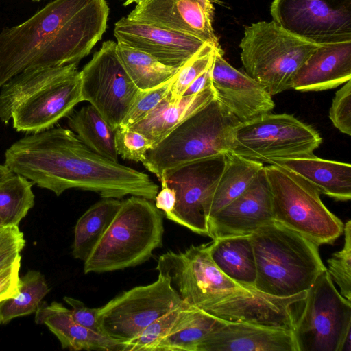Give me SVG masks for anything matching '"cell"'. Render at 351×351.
Segmentation results:
<instances>
[{
    "label": "cell",
    "mask_w": 351,
    "mask_h": 351,
    "mask_svg": "<svg viewBox=\"0 0 351 351\" xmlns=\"http://www.w3.org/2000/svg\"><path fill=\"white\" fill-rule=\"evenodd\" d=\"M4 165L57 196L77 189L102 198L131 195L154 201L158 192L147 174L97 154L71 129L62 127L20 138L5 151Z\"/></svg>",
    "instance_id": "cell-1"
},
{
    "label": "cell",
    "mask_w": 351,
    "mask_h": 351,
    "mask_svg": "<svg viewBox=\"0 0 351 351\" xmlns=\"http://www.w3.org/2000/svg\"><path fill=\"white\" fill-rule=\"evenodd\" d=\"M106 0H53L0 32V88L29 69L78 63L107 28Z\"/></svg>",
    "instance_id": "cell-2"
},
{
    "label": "cell",
    "mask_w": 351,
    "mask_h": 351,
    "mask_svg": "<svg viewBox=\"0 0 351 351\" xmlns=\"http://www.w3.org/2000/svg\"><path fill=\"white\" fill-rule=\"evenodd\" d=\"M78 63L26 70L1 88L0 121L18 132L51 128L82 101Z\"/></svg>",
    "instance_id": "cell-3"
},
{
    "label": "cell",
    "mask_w": 351,
    "mask_h": 351,
    "mask_svg": "<svg viewBox=\"0 0 351 351\" xmlns=\"http://www.w3.org/2000/svg\"><path fill=\"white\" fill-rule=\"evenodd\" d=\"M256 278L254 288L276 297L307 291L327 269L319 245L276 221L251 234Z\"/></svg>",
    "instance_id": "cell-4"
},
{
    "label": "cell",
    "mask_w": 351,
    "mask_h": 351,
    "mask_svg": "<svg viewBox=\"0 0 351 351\" xmlns=\"http://www.w3.org/2000/svg\"><path fill=\"white\" fill-rule=\"evenodd\" d=\"M163 215L152 200L132 195L121 205L84 261V272L104 273L135 267L162 245Z\"/></svg>",
    "instance_id": "cell-5"
},
{
    "label": "cell",
    "mask_w": 351,
    "mask_h": 351,
    "mask_svg": "<svg viewBox=\"0 0 351 351\" xmlns=\"http://www.w3.org/2000/svg\"><path fill=\"white\" fill-rule=\"evenodd\" d=\"M239 123L214 98L153 145L142 163L159 180L167 169L225 155L231 151L233 132Z\"/></svg>",
    "instance_id": "cell-6"
},
{
    "label": "cell",
    "mask_w": 351,
    "mask_h": 351,
    "mask_svg": "<svg viewBox=\"0 0 351 351\" xmlns=\"http://www.w3.org/2000/svg\"><path fill=\"white\" fill-rule=\"evenodd\" d=\"M319 46L290 33L274 21L245 27L239 44L245 73L271 96L291 88L295 73Z\"/></svg>",
    "instance_id": "cell-7"
},
{
    "label": "cell",
    "mask_w": 351,
    "mask_h": 351,
    "mask_svg": "<svg viewBox=\"0 0 351 351\" xmlns=\"http://www.w3.org/2000/svg\"><path fill=\"white\" fill-rule=\"evenodd\" d=\"M270 186L274 221L319 246L332 244L343 223L324 204L320 193L298 174L279 165L264 166Z\"/></svg>",
    "instance_id": "cell-8"
},
{
    "label": "cell",
    "mask_w": 351,
    "mask_h": 351,
    "mask_svg": "<svg viewBox=\"0 0 351 351\" xmlns=\"http://www.w3.org/2000/svg\"><path fill=\"white\" fill-rule=\"evenodd\" d=\"M302 303L293 330L298 351H351V302L337 291L327 270Z\"/></svg>",
    "instance_id": "cell-9"
},
{
    "label": "cell",
    "mask_w": 351,
    "mask_h": 351,
    "mask_svg": "<svg viewBox=\"0 0 351 351\" xmlns=\"http://www.w3.org/2000/svg\"><path fill=\"white\" fill-rule=\"evenodd\" d=\"M321 143L313 128L293 115L268 112L236 126L230 152L269 163L274 159L313 156Z\"/></svg>",
    "instance_id": "cell-10"
},
{
    "label": "cell",
    "mask_w": 351,
    "mask_h": 351,
    "mask_svg": "<svg viewBox=\"0 0 351 351\" xmlns=\"http://www.w3.org/2000/svg\"><path fill=\"white\" fill-rule=\"evenodd\" d=\"M209 244L192 245L184 252H167L159 256L156 267L183 302L205 312L245 287L215 265Z\"/></svg>",
    "instance_id": "cell-11"
},
{
    "label": "cell",
    "mask_w": 351,
    "mask_h": 351,
    "mask_svg": "<svg viewBox=\"0 0 351 351\" xmlns=\"http://www.w3.org/2000/svg\"><path fill=\"white\" fill-rule=\"evenodd\" d=\"M185 303L169 279L158 274L155 282L124 291L99 308L98 322L103 335L121 343Z\"/></svg>",
    "instance_id": "cell-12"
},
{
    "label": "cell",
    "mask_w": 351,
    "mask_h": 351,
    "mask_svg": "<svg viewBox=\"0 0 351 351\" xmlns=\"http://www.w3.org/2000/svg\"><path fill=\"white\" fill-rule=\"evenodd\" d=\"M116 45L113 40L104 42L80 71L82 101H88L114 130L141 90L122 66Z\"/></svg>",
    "instance_id": "cell-13"
},
{
    "label": "cell",
    "mask_w": 351,
    "mask_h": 351,
    "mask_svg": "<svg viewBox=\"0 0 351 351\" xmlns=\"http://www.w3.org/2000/svg\"><path fill=\"white\" fill-rule=\"evenodd\" d=\"M273 21L316 44L351 41V0H274Z\"/></svg>",
    "instance_id": "cell-14"
},
{
    "label": "cell",
    "mask_w": 351,
    "mask_h": 351,
    "mask_svg": "<svg viewBox=\"0 0 351 351\" xmlns=\"http://www.w3.org/2000/svg\"><path fill=\"white\" fill-rule=\"evenodd\" d=\"M226 154L202 159L165 170L161 185L172 189L176 205L166 217L191 231L208 236L204 206L223 171Z\"/></svg>",
    "instance_id": "cell-15"
},
{
    "label": "cell",
    "mask_w": 351,
    "mask_h": 351,
    "mask_svg": "<svg viewBox=\"0 0 351 351\" xmlns=\"http://www.w3.org/2000/svg\"><path fill=\"white\" fill-rule=\"evenodd\" d=\"M213 14L212 0H138L126 18L189 34L220 48Z\"/></svg>",
    "instance_id": "cell-16"
},
{
    "label": "cell",
    "mask_w": 351,
    "mask_h": 351,
    "mask_svg": "<svg viewBox=\"0 0 351 351\" xmlns=\"http://www.w3.org/2000/svg\"><path fill=\"white\" fill-rule=\"evenodd\" d=\"M273 221L271 190L263 166L243 193L208 218V237L250 235Z\"/></svg>",
    "instance_id": "cell-17"
},
{
    "label": "cell",
    "mask_w": 351,
    "mask_h": 351,
    "mask_svg": "<svg viewBox=\"0 0 351 351\" xmlns=\"http://www.w3.org/2000/svg\"><path fill=\"white\" fill-rule=\"evenodd\" d=\"M221 48H215L211 68L215 98L240 123L270 112L275 104L263 85L246 73L236 69L223 58Z\"/></svg>",
    "instance_id": "cell-18"
},
{
    "label": "cell",
    "mask_w": 351,
    "mask_h": 351,
    "mask_svg": "<svg viewBox=\"0 0 351 351\" xmlns=\"http://www.w3.org/2000/svg\"><path fill=\"white\" fill-rule=\"evenodd\" d=\"M118 43L144 51L161 63L180 68L205 43L199 38L123 17L114 29Z\"/></svg>",
    "instance_id": "cell-19"
},
{
    "label": "cell",
    "mask_w": 351,
    "mask_h": 351,
    "mask_svg": "<svg viewBox=\"0 0 351 351\" xmlns=\"http://www.w3.org/2000/svg\"><path fill=\"white\" fill-rule=\"evenodd\" d=\"M198 351H298L291 330L219 319Z\"/></svg>",
    "instance_id": "cell-20"
},
{
    "label": "cell",
    "mask_w": 351,
    "mask_h": 351,
    "mask_svg": "<svg viewBox=\"0 0 351 351\" xmlns=\"http://www.w3.org/2000/svg\"><path fill=\"white\" fill-rule=\"evenodd\" d=\"M351 80V41L321 44L295 73L291 88L321 91Z\"/></svg>",
    "instance_id": "cell-21"
},
{
    "label": "cell",
    "mask_w": 351,
    "mask_h": 351,
    "mask_svg": "<svg viewBox=\"0 0 351 351\" xmlns=\"http://www.w3.org/2000/svg\"><path fill=\"white\" fill-rule=\"evenodd\" d=\"M35 322L45 324L57 337L62 348L71 350L121 351V343L103 334L92 331L77 323L71 309L62 304L42 302Z\"/></svg>",
    "instance_id": "cell-22"
},
{
    "label": "cell",
    "mask_w": 351,
    "mask_h": 351,
    "mask_svg": "<svg viewBox=\"0 0 351 351\" xmlns=\"http://www.w3.org/2000/svg\"><path fill=\"white\" fill-rule=\"evenodd\" d=\"M269 165L285 167L313 184L320 194L339 201L351 199V165L322 159L315 154L308 157L274 159Z\"/></svg>",
    "instance_id": "cell-23"
},
{
    "label": "cell",
    "mask_w": 351,
    "mask_h": 351,
    "mask_svg": "<svg viewBox=\"0 0 351 351\" xmlns=\"http://www.w3.org/2000/svg\"><path fill=\"white\" fill-rule=\"evenodd\" d=\"M214 98L212 85L196 95L182 97L177 101L172 100L168 93L144 119L128 128L144 135L153 146Z\"/></svg>",
    "instance_id": "cell-24"
},
{
    "label": "cell",
    "mask_w": 351,
    "mask_h": 351,
    "mask_svg": "<svg viewBox=\"0 0 351 351\" xmlns=\"http://www.w3.org/2000/svg\"><path fill=\"white\" fill-rule=\"evenodd\" d=\"M209 254L227 277L241 286L254 287L256 269L251 234L213 239Z\"/></svg>",
    "instance_id": "cell-25"
},
{
    "label": "cell",
    "mask_w": 351,
    "mask_h": 351,
    "mask_svg": "<svg viewBox=\"0 0 351 351\" xmlns=\"http://www.w3.org/2000/svg\"><path fill=\"white\" fill-rule=\"evenodd\" d=\"M263 167V162L227 153L223 171L204 206L206 220L243 193Z\"/></svg>",
    "instance_id": "cell-26"
},
{
    "label": "cell",
    "mask_w": 351,
    "mask_h": 351,
    "mask_svg": "<svg viewBox=\"0 0 351 351\" xmlns=\"http://www.w3.org/2000/svg\"><path fill=\"white\" fill-rule=\"evenodd\" d=\"M67 117L69 127L85 145L97 154L118 162L115 130L92 105L83 106Z\"/></svg>",
    "instance_id": "cell-27"
},
{
    "label": "cell",
    "mask_w": 351,
    "mask_h": 351,
    "mask_svg": "<svg viewBox=\"0 0 351 351\" xmlns=\"http://www.w3.org/2000/svg\"><path fill=\"white\" fill-rule=\"evenodd\" d=\"M122 201L103 198L91 206L77 220L74 231L72 254L85 261L119 210Z\"/></svg>",
    "instance_id": "cell-28"
},
{
    "label": "cell",
    "mask_w": 351,
    "mask_h": 351,
    "mask_svg": "<svg viewBox=\"0 0 351 351\" xmlns=\"http://www.w3.org/2000/svg\"><path fill=\"white\" fill-rule=\"evenodd\" d=\"M116 53L126 73L141 90L167 82L180 69L167 66L151 55L121 43H117Z\"/></svg>",
    "instance_id": "cell-29"
},
{
    "label": "cell",
    "mask_w": 351,
    "mask_h": 351,
    "mask_svg": "<svg viewBox=\"0 0 351 351\" xmlns=\"http://www.w3.org/2000/svg\"><path fill=\"white\" fill-rule=\"evenodd\" d=\"M219 319L191 306L174 330L156 345L154 351H198Z\"/></svg>",
    "instance_id": "cell-30"
},
{
    "label": "cell",
    "mask_w": 351,
    "mask_h": 351,
    "mask_svg": "<svg viewBox=\"0 0 351 351\" xmlns=\"http://www.w3.org/2000/svg\"><path fill=\"white\" fill-rule=\"evenodd\" d=\"M49 289L43 274L29 270L19 279V292L0 303V324L36 313Z\"/></svg>",
    "instance_id": "cell-31"
},
{
    "label": "cell",
    "mask_w": 351,
    "mask_h": 351,
    "mask_svg": "<svg viewBox=\"0 0 351 351\" xmlns=\"http://www.w3.org/2000/svg\"><path fill=\"white\" fill-rule=\"evenodd\" d=\"M32 181L14 174L0 184V219L3 226H18L34 205Z\"/></svg>",
    "instance_id": "cell-32"
},
{
    "label": "cell",
    "mask_w": 351,
    "mask_h": 351,
    "mask_svg": "<svg viewBox=\"0 0 351 351\" xmlns=\"http://www.w3.org/2000/svg\"><path fill=\"white\" fill-rule=\"evenodd\" d=\"M191 307L185 303L155 319L136 336L121 343V351H154L160 340L173 331Z\"/></svg>",
    "instance_id": "cell-33"
},
{
    "label": "cell",
    "mask_w": 351,
    "mask_h": 351,
    "mask_svg": "<svg viewBox=\"0 0 351 351\" xmlns=\"http://www.w3.org/2000/svg\"><path fill=\"white\" fill-rule=\"evenodd\" d=\"M216 47L205 43L174 75L169 95L173 101L180 99L186 88L213 63Z\"/></svg>",
    "instance_id": "cell-34"
},
{
    "label": "cell",
    "mask_w": 351,
    "mask_h": 351,
    "mask_svg": "<svg viewBox=\"0 0 351 351\" xmlns=\"http://www.w3.org/2000/svg\"><path fill=\"white\" fill-rule=\"evenodd\" d=\"M344 243L341 250L333 253L327 261V270L332 281L339 286L341 294L351 302V221L343 226Z\"/></svg>",
    "instance_id": "cell-35"
},
{
    "label": "cell",
    "mask_w": 351,
    "mask_h": 351,
    "mask_svg": "<svg viewBox=\"0 0 351 351\" xmlns=\"http://www.w3.org/2000/svg\"><path fill=\"white\" fill-rule=\"evenodd\" d=\"M173 77L157 87L146 90H140L119 128H130L144 119L169 93Z\"/></svg>",
    "instance_id": "cell-36"
},
{
    "label": "cell",
    "mask_w": 351,
    "mask_h": 351,
    "mask_svg": "<svg viewBox=\"0 0 351 351\" xmlns=\"http://www.w3.org/2000/svg\"><path fill=\"white\" fill-rule=\"evenodd\" d=\"M115 145L122 158L141 162L152 147L151 141L140 132L123 128L115 130Z\"/></svg>",
    "instance_id": "cell-37"
},
{
    "label": "cell",
    "mask_w": 351,
    "mask_h": 351,
    "mask_svg": "<svg viewBox=\"0 0 351 351\" xmlns=\"http://www.w3.org/2000/svg\"><path fill=\"white\" fill-rule=\"evenodd\" d=\"M25 245L23 233L16 225L0 226V271L21 258Z\"/></svg>",
    "instance_id": "cell-38"
},
{
    "label": "cell",
    "mask_w": 351,
    "mask_h": 351,
    "mask_svg": "<svg viewBox=\"0 0 351 351\" xmlns=\"http://www.w3.org/2000/svg\"><path fill=\"white\" fill-rule=\"evenodd\" d=\"M329 118L340 132L351 135V80L336 92L329 110Z\"/></svg>",
    "instance_id": "cell-39"
},
{
    "label": "cell",
    "mask_w": 351,
    "mask_h": 351,
    "mask_svg": "<svg viewBox=\"0 0 351 351\" xmlns=\"http://www.w3.org/2000/svg\"><path fill=\"white\" fill-rule=\"evenodd\" d=\"M64 300L71 306L74 320L82 326L102 334L98 322L99 308H89L82 301L71 297H64Z\"/></svg>",
    "instance_id": "cell-40"
},
{
    "label": "cell",
    "mask_w": 351,
    "mask_h": 351,
    "mask_svg": "<svg viewBox=\"0 0 351 351\" xmlns=\"http://www.w3.org/2000/svg\"><path fill=\"white\" fill-rule=\"evenodd\" d=\"M21 258L12 265L0 271V303L15 297L19 292V269Z\"/></svg>",
    "instance_id": "cell-41"
},
{
    "label": "cell",
    "mask_w": 351,
    "mask_h": 351,
    "mask_svg": "<svg viewBox=\"0 0 351 351\" xmlns=\"http://www.w3.org/2000/svg\"><path fill=\"white\" fill-rule=\"evenodd\" d=\"M155 206L160 210H162L165 216L173 210L176 197L175 191L166 185H162V189L158 192L155 197Z\"/></svg>",
    "instance_id": "cell-42"
},
{
    "label": "cell",
    "mask_w": 351,
    "mask_h": 351,
    "mask_svg": "<svg viewBox=\"0 0 351 351\" xmlns=\"http://www.w3.org/2000/svg\"><path fill=\"white\" fill-rule=\"evenodd\" d=\"M212 64L189 84L182 97H189L196 95L206 88L212 85Z\"/></svg>",
    "instance_id": "cell-43"
},
{
    "label": "cell",
    "mask_w": 351,
    "mask_h": 351,
    "mask_svg": "<svg viewBox=\"0 0 351 351\" xmlns=\"http://www.w3.org/2000/svg\"><path fill=\"white\" fill-rule=\"evenodd\" d=\"M14 174L5 165H0V184Z\"/></svg>",
    "instance_id": "cell-44"
},
{
    "label": "cell",
    "mask_w": 351,
    "mask_h": 351,
    "mask_svg": "<svg viewBox=\"0 0 351 351\" xmlns=\"http://www.w3.org/2000/svg\"><path fill=\"white\" fill-rule=\"evenodd\" d=\"M138 0H125V3H123L124 6H127L132 3L137 2Z\"/></svg>",
    "instance_id": "cell-45"
},
{
    "label": "cell",
    "mask_w": 351,
    "mask_h": 351,
    "mask_svg": "<svg viewBox=\"0 0 351 351\" xmlns=\"http://www.w3.org/2000/svg\"><path fill=\"white\" fill-rule=\"evenodd\" d=\"M3 226V222H2L1 219H0V226Z\"/></svg>",
    "instance_id": "cell-46"
},
{
    "label": "cell",
    "mask_w": 351,
    "mask_h": 351,
    "mask_svg": "<svg viewBox=\"0 0 351 351\" xmlns=\"http://www.w3.org/2000/svg\"><path fill=\"white\" fill-rule=\"evenodd\" d=\"M32 1H34V2H38V1H40L42 0H32Z\"/></svg>",
    "instance_id": "cell-47"
}]
</instances>
